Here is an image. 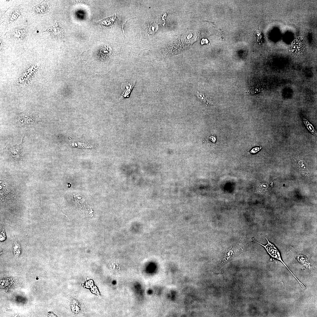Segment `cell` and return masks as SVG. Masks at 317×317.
I'll return each mask as SVG.
<instances>
[{"label":"cell","mask_w":317,"mask_h":317,"mask_svg":"<svg viewBox=\"0 0 317 317\" xmlns=\"http://www.w3.org/2000/svg\"><path fill=\"white\" fill-rule=\"evenodd\" d=\"M244 251L242 245L236 243L226 248L222 253L219 260V264L222 267L240 255Z\"/></svg>","instance_id":"1"},{"label":"cell","mask_w":317,"mask_h":317,"mask_svg":"<svg viewBox=\"0 0 317 317\" xmlns=\"http://www.w3.org/2000/svg\"><path fill=\"white\" fill-rule=\"evenodd\" d=\"M263 237L266 239L267 242V244L265 245L259 243L255 240H254V241L258 244L264 247L271 257L280 261L286 267V268L288 269V270L297 280L298 281H299V280L293 274L282 260L279 252L276 247L275 246L274 244L270 242L266 237L264 236H263Z\"/></svg>","instance_id":"2"},{"label":"cell","mask_w":317,"mask_h":317,"mask_svg":"<svg viewBox=\"0 0 317 317\" xmlns=\"http://www.w3.org/2000/svg\"><path fill=\"white\" fill-rule=\"evenodd\" d=\"M42 121L41 119L37 116L31 115L21 114L18 122L20 125L27 128L34 127L39 122Z\"/></svg>","instance_id":"3"},{"label":"cell","mask_w":317,"mask_h":317,"mask_svg":"<svg viewBox=\"0 0 317 317\" xmlns=\"http://www.w3.org/2000/svg\"><path fill=\"white\" fill-rule=\"evenodd\" d=\"M47 31L55 38H61L63 35V29L57 22H56L53 26L48 27Z\"/></svg>","instance_id":"4"},{"label":"cell","mask_w":317,"mask_h":317,"mask_svg":"<svg viewBox=\"0 0 317 317\" xmlns=\"http://www.w3.org/2000/svg\"><path fill=\"white\" fill-rule=\"evenodd\" d=\"M26 131L25 134L23 136L22 141L21 143L18 145H15L12 146H10L9 147L10 151L11 154L13 156L17 157L19 155L21 150L22 149L23 146V139L26 135Z\"/></svg>","instance_id":"5"},{"label":"cell","mask_w":317,"mask_h":317,"mask_svg":"<svg viewBox=\"0 0 317 317\" xmlns=\"http://www.w3.org/2000/svg\"><path fill=\"white\" fill-rule=\"evenodd\" d=\"M38 4L36 6L34 7L35 8L36 11L37 12H41V13H44L48 12L49 10L48 5L46 1H43Z\"/></svg>","instance_id":"6"},{"label":"cell","mask_w":317,"mask_h":317,"mask_svg":"<svg viewBox=\"0 0 317 317\" xmlns=\"http://www.w3.org/2000/svg\"><path fill=\"white\" fill-rule=\"evenodd\" d=\"M112 48L108 45H104L100 51V55L103 58L109 56L112 53Z\"/></svg>","instance_id":"7"},{"label":"cell","mask_w":317,"mask_h":317,"mask_svg":"<svg viewBox=\"0 0 317 317\" xmlns=\"http://www.w3.org/2000/svg\"><path fill=\"white\" fill-rule=\"evenodd\" d=\"M158 25L156 23H151L147 25L146 31L149 35H152L155 33L158 29Z\"/></svg>","instance_id":"8"},{"label":"cell","mask_w":317,"mask_h":317,"mask_svg":"<svg viewBox=\"0 0 317 317\" xmlns=\"http://www.w3.org/2000/svg\"><path fill=\"white\" fill-rule=\"evenodd\" d=\"M2 229L1 230L0 233V240L1 241L5 239L6 236L4 230V229Z\"/></svg>","instance_id":"9"},{"label":"cell","mask_w":317,"mask_h":317,"mask_svg":"<svg viewBox=\"0 0 317 317\" xmlns=\"http://www.w3.org/2000/svg\"><path fill=\"white\" fill-rule=\"evenodd\" d=\"M259 150V147H256L252 149L251 151V152L252 153H255Z\"/></svg>","instance_id":"10"},{"label":"cell","mask_w":317,"mask_h":317,"mask_svg":"<svg viewBox=\"0 0 317 317\" xmlns=\"http://www.w3.org/2000/svg\"><path fill=\"white\" fill-rule=\"evenodd\" d=\"M208 41L207 39H203L201 41V43L202 44H206L208 43Z\"/></svg>","instance_id":"11"}]
</instances>
